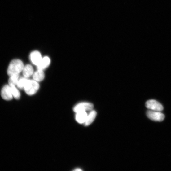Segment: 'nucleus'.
<instances>
[{"mask_svg":"<svg viewBox=\"0 0 171 171\" xmlns=\"http://www.w3.org/2000/svg\"><path fill=\"white\" fill-rule=\"evenodd\" d=\"M147 115L149 119L156 121H162L165 118L164 114L159 111L148 110L147 112Z\"/></svg>","mask_w":171,"mask_h":171,"instance_id":"obj_3","label":"nucleus"},{"mask_svg":"<svg viewBox=\"0 0 171 171\" xmlns=\"http://www.w3.org/2000/svg\"><path fill=\"white\" fill-rule=\"evenodd\" d=\"M22 71L24 77L26 78L29 77L33 74V68L29 64L27 65L24 67Z\"/></svg>","mask_w":171,"mask_h":171,"instance_id":"obj_11","label":"nucleus"},{"mask_svg":"<svg viewBox=\"0 0 171 171\" xmlns=\"http://www.w3.org/2000/svg\"><path fill=\"white\" fill-rule=\"evenodd\" d=\"M50 60L49 57L46 56L42 59L37 66L38 69L42 70L48 67L50 64Z\"/></svg>","mask_w":171,"mask_h":171,"instance_id":"obj_10","label":"nucleus"},{"mask_svg":"<svg viewBox=\"0 0 171 171\" xmlns=\"http://www.w3.org/2000/svg\"><path fill=\"white\" fill-rule=\"evenodd\" d=\"M27 80L25 77L19 79L17 85V87L20 89L24 88Z\"/></svg>","mask_w":171,"mask_h":171,"instance_id":"obj_15","label":"nucleus"},{"mask_svg":"<svg viewBox=\"0 0 171 171\" xmlns=\"http://www.w3.org/2000/svg\"><path fill=\"white\" fill-rule=\"evenodd\" d=\"M24 65L22 62L19 59H14L10 63L8 67L7 73L10 77L12 75L19 74L22 71Z\"/></svg>","mask_w":171,"mask_h":171,"instance_id":"obj_1","label":"nucleus"},{"mask_svg":"<svg viewBox=\"0 0 171 171\" xmlns=\"http://www.w3.org/2000/svg\"><path fill=\"white\" fill-rule=\"evenodd\" d=\"M39 85L37 82L34 80H28L24 88L26 93L28 95H33L38 90Z\"/></svg>","mask_w":171,"mask_h":171,"instance_id":"obj_2","label":"nucleus"},{"mask_svg":"<svg viewBox=\"0 0 171 171\" xmlns=\"http://www.w3.org/2000/svg\"><path fill=\"white\" fill-rule=\"evenodd\" d=\"M97 116V112L94 110H92L90 111V112L88 114V116L84 123V125L85 126H88L90 125L94 121Z\"/></svg>","mask_w":171,"mask_h":171,"instance_id":"obj_9","label":"nucleus"},{"mask_svg":"<svg viewBox=\"0 0 171 171\" xmlns=\"http://www.w3.org/2000/svg\"><path fill=\"white\" fill-rule=\"evenodd\" d=\"M10 87L13 97L16 99H19L20 96V94L19 90L15 86Z\"/></svg>","mask_w":171,"mask_h":171,"instance_id":"obj_14","label":"nucleus"},{"mask_svg":"<svg viewBox=\"0 0 171 171\" xmlns=\"http://www.w3.org/2000/svg\"><path fill=\"white\" fill-rule=\"evenodd\" d=\"M88 114L86 111H82L76 112V119L80 124H84L86 120Z\"/></svg>","mask_w":171,"mask_h":171,"instance_id":"obj_8","label":"nucleus"},{"mask_svg":"<svg viewBox=\"0 0 171 171\" xmlns=\"http://www.w3.org/2000/svg\"><path fill=\"white\" fill-rule=\"evenodd\" d=\"M33 78L34 80L37 81H41L43 80L45 78V74L42 70L38 69L33 74Z\"/></svg>","mask_w":171,"mask_h":171,"instance_id":"obj_12","label":"nucleus"},{"mask_svg":"<svg viewBox=\"0 0 171 171\" xmlns=\"http://www.w3.org/2000/svg\"><path fill=\"white\" fill-rule=\"evenodd\" d=\"M93 105L90 103L82 102L79 103L75 106L73 110L75 112L82 111H89L93 110Z\"/></svg>","mask_w":171,"mask_h":171,"instance_id":"obj_4","label":"nucleus"},{"mask_svg":"<svg viewBox=\"0 0 171 171\" xmlns=\"http://www.w3.org/2000/svg\"><path fill=\"white\" fill-rule=\"evenodd\" d=\"M30 57L32 63L37 66L39 64L42 59L40 53L37 51L32 52Z\"/></svg>","mask_w":171,"mask_h":171,"instance_id":"obj_7","label":"nucleus"},{"mask_svg":"<svg viewBox=\"0 0 171 171\" xmlns=\"http://www.w3.org/2000/svg\"><path fill=\"white\" fill-rule=\"evenodd\" d=\"M82 170L80 168H77L74 170V171H81Z\"/></svg>","mask_w":171,"mask_h":171,"instance_id":"obj_16","label":"nucleus"},{"mask_svg":"<svg viewBox=\"0 0 171 171\" xmlns=\"http://www.w3.org/2000/svg\"><path fill=\"white\" fill-rule=\"evenodd\" d=\"M146 106L147 108L151 110L161 112L163 110L162 104L153 99L147 101L146 103Z\"/></svg>","mask_w":171,"mask_h":171,"instance_id":"obj_5","label":"nucleus"},{"mask_svg":"<svg viewBox=\"0 0 171 171\" xmlns=\"http://www.w3.org/2000/svg\"><path fill=\"white\" fill-rule=\"evenodd\" d=\"M8 83L10 86H15L19 79V74L12 75L10 77Z\"/></svg>","mask_w":171,"mask_h":171,"instance_id":"obj_13","label":"nucleus"},{"mask_svg":"<svg viewBox=\"0 0 171 171\" xmlns=\"http://www.w3.org/2000/svg\"><path fill=\"white\" fill-rule=\"evenodd\" d=\"M1 94L2 98L6 101L11 100L13 98L9 85L5 86L2 90Z\"/></svg>","mask_w":171,"mask_h":171,"instance_id":"obj_6","label":"nucleus"}]
</instances>
